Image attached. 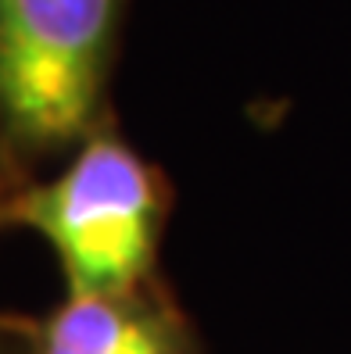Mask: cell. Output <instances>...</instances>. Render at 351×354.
Returning a JSON list of instances; mask_svg holds the SVG:
<instances>
[{"label": "cell", "mask_w": 351, "mask_h": 354, "mask_svg": "<svg viewBox=\"0 0 351 354\" xmlns=\"http://www.w3.org/2000/svg\"><path fill=\"white\" fill-rule=\"evenodd\" d=\"M15 329L22 354H194L187 319L154 286L65 294L47 315Z\"/></svg>", "instance_id": "cell-3"}, {"label": "cell", "mask_w": 351, "mask_h": 354, "mask_svg": "<svg viewBox=\"0 0 351 354\" xmlns=\"http://www.w3.org/2000/svg\"><path fill=\"white\" fill-rule=\"evenodd\" d=\"M165 222L161 172L108 126L82 140L57 176L0 204V225H22L54 251L69 294L151 286Z\"/></svg>", "instance_id": "cell-1"}, {"label": "cell", "mask_w": 351, "mask_h": 354, "mask_svg": "<svg viewBox=\"0 0 351 354\" xmlns=\"http://www.w3.org/2000/svg\"><path fill=\"white\" fill-rule=\"evenodd\" d=\"M0 354H4V351H0Z\"/></svg>", "instance_id": "cell-5"}, {"label": "cell", "mask_w": 351, "mask_h": 354, "mask_svg": "<svg viewBox=\"0 0 351 354\" xmlns=\"http://www.w3.org/2000/svg\"><path fill=\"white\" fill-rule=\"evenodd\" d=\"M0 204H4V201H0Z\"/></svg>", "instance_id": "cell-4"}, {"label": "cell", "mask_w": 351, "mask_h": 354, "mask_svg": "<svg viewBox=\"0 0 351 354\" xmlns=\"http://www.w3.org/2000/svg\"><path fill=\"white\" fill-rule=\"evenodd\" d=\"M126 0H0V147L18 161L100 126Z\"/></svg>", "instance_id": "cell-2"}]
</instances>
